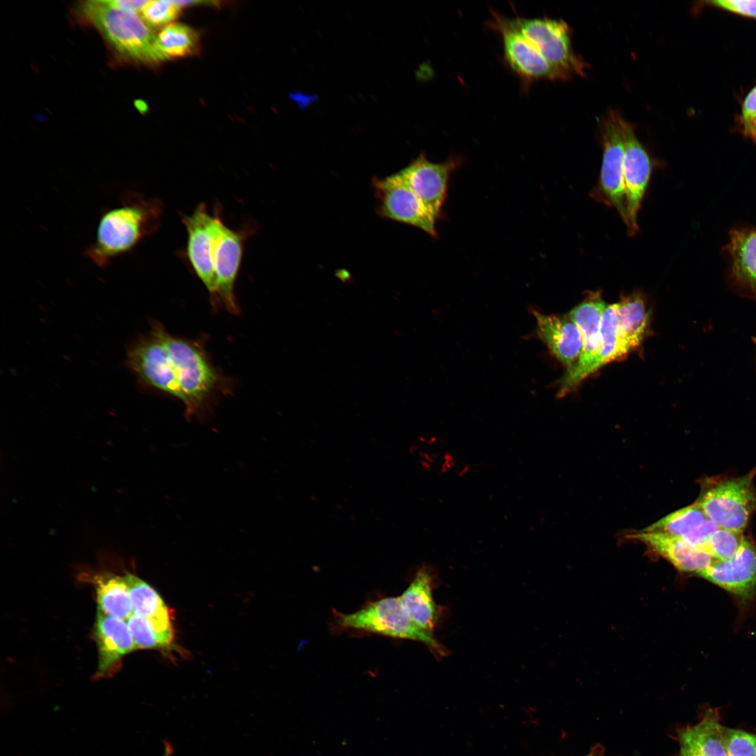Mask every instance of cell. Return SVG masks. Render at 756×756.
<instances>
[{
  "instance_id": "obj_22",
  "label": "cell",
  "mask_w": 756,
  "mask_h": 756,
  "mask_svg": "<svg viewBox=\"0 0 756 756\" xmlns=\"http://www.w3.org/2000/svg\"><path fill=\"white\" fill-rule=\"evenodd\" d=\"M726 249L733 279L756 298V228L732 230Z\"/></svg>"
},
{
  "instance_id": "obj_40",
  "label": "cell",
  "mask_w": 756,
  "mask_h": 756,
  "mask_svg": "<svg viewBox=\"0 0 756 756\" xmlns=\"http://www.w3.org/2000/svg\"><path fill=\"white\" fill-rule=\"evenodd\" d=\"M752 340H753V342H754V343L755 344V345H756V337H754V338H752Z\"/></svg>"
},
{
  "instance_id": "obj_12",
  "label": "cell",
  "mask_w": 756,
  "mask_h": 756,
  "mask_svg": "<svg viewBox=\"0 0 756 756\" xmlns=\"http://www.w3.org/2000/svg\"><path fill=\"white\" fill-rule=\"evenodd\" d=\"M620 126L624 141L623 180L629 235L638 229L637 215L648 187L652 163L648 152L637 138L632 125L622 116Z\"/></svg>"
},
{
  "instance_id": "obj_9",
  "label": "cell",
  "mask_w": 756,
  "mask_h": 756,
  "mask_svg": "<svg viewBox=\"0 0 756 756\" xmlns=\"http://www.w3.org/2000/svg\"><path fill=\"white\" fill-rule=\"evenodd\" d=\"M606 306L599 291L590 292L567 314L580 331L582 349L578 362L566 370L559 381V397L571 392L583 379L596 371L601 343V323Z\"/></svg>"
},
{
  "instance_id": "obj_26",
  "label": "cell",
  "mask_w": 756,
  "mask_h": 756,
  "mask_svg": "<svg viewBox=\"0 0 756 756\" xmlns=\"http://www.w3.org/2000/svg\"><path fill=\"white\" fill-rule=\"evenodd\" d=\"M157 40L166 59L191 55L199 48V37L196 31L183 24L166 25L158 34Z\"/></svg>"
},
{
  "instance_id": "obj_11",
  "label": "cell",
  "mask_w": 756,
  "mask_h": 756,
  "mask_svg": "<svg viewBox=\"0 0 756 756\" xmlns=\"http://www.w3.org/2000/svg\"><path fill=\"white\" fill-rule=\"evenodd\" d=\"M620 118L619 113L611 111L601 122L603 150L598 188L605 202L617 209L625 223L626 213L623 180L624 141Z\"/></svg>"
},
{
  "instance_id": "obj_31",
  "label": "cell",
  "mask_w": 756,
  "mask_h": 756,
  "mask_svg": "<svg viewBox=\"0 0 756 756\" xmlns=\"http://www.w3.org/2000/svg\"><path fill=\"white\" fill-rule=\"evenodd\" d=\"M180 10L175 1H148L141 10V19L148 26L158 27L174 20Z\"/></svg>"
},
{
  "instance_id": "obj_25",
  "label": "cell",
  "mask_w": 756,
  "mask_h": 756,
  "mask_svg": "<svg viewBox=\"0 0 756 756\" xmlns=\"http://www.w3.org/2000/svg\"><path fill=\"white\" fill-rule=\"evenodd\" d=\"M707 518L696 501L692 505L666 515L644 528L643 531L681 538Z\"/></svg>"
},
{
  "instance_id": "obj_4",
  "label": "cell",
  "mask_w": 756,
  "mask_h": 756,
  "mask_svg": "<svg viewBox=\"0 0 756 756\" xmlns=\"http://www.w3.org/2000/svg\"><path fill=\"white\" fill-rule=\"evenodd\" d=\"M334 622L340 629H354L425 644L438 657L446 654L443 646L430 633L419 626L409 615L399 596L369 601L358 610L344 614L334 611Z\"/></svg>"
},
{
  "instance_id": "obj_27",
  "label": "cell",
  "mask_w": 756,
  "mask_h": 756,
  "mask_svg": "<svg viewBox=\"0 0 756 756\" xmlns=\"http://www.w3.org/2000/svg\"><path fill=\"white\" fill-rule=\"evenodd\" d=\"M626 356L618 335L617 304H608L602 315L600 349L595 370Z\"/></svg>"
},
{
  "instance_id": "obj_35",
  "label": "cell",
  "mask_w": 756,
  "mask_h": 756,
  "mask_svg": "<svg viewBox=\"0 0 756 756\" xmlns=\"http://www.w3.org/2000/svg\"><path fill=\"white\" fill-rule=\"evenodd\" d=\"M108 2L115 7L122 10L134 13L140 11L147 4L148 1L144 0H108Z\"/></svg>"
},
{
  "instance_id": "obj_14",
  "label": "cell",
  "mask_w": 756,
  "mask_h": 756,
  "mask_svg": "<svg viewBox=\"0 0 756 756\" xmlns=\"http://www.w3.org/2000/svg\"><path fill=\"white\" fill-rule=\"evenodd\" d=\"M214 214L200 204L190 215H183L182 222L187 232L186 256L195 274L209 293L215 308L218 301L216 277L211 263Z\"/></svg>"
},
{
  "instance_id": "obj_6",
  "label": "cell",
  "mask_w": 756,
  "mask_h": 756,
  "mask_svg": "<svg viewBox=\"0 0 756 756\" xmlns=\"http://www.w3.org/2000/svg\"><path fill=\"white\" fill-rule=\"evenodd\" d=\"M753 475L710 480L702 488L697 500L706 517L720 527L743 532L750 514L756 509Z\"/></svg>"
},
{
  "instance_id": "obj_29",
  "label": "cell",
  "mask_w": 756,
  "mask_h": 756,
  "mask_svg": "<svg viewBox=\"0 0 756 756\" xmlns=\"http://www.w3.org/2000/svg\"><path fill=\"white\" fill-rule=\"evenodd\" d=\"M127 622L136 650L163 648L172 644L142 616L132 613Z\"/></svg>"
},
{
  "instance_id": "obj_8",
  "label": "cell",
  "mask_w": 756,
  "mask_h": 756,
  "mask_svg": "<svg viewBox=\"0 0 756 756\" xmlns=\"http://www.w3.org/2000/svg\"><path fill=\"white\" fill-rule=\"evenodd\" d=\"M511 20L544 58L567 78L573 74L584 75L586 64L572 48L566 22L547 17L516 16Z\"/></svg>"
},
{
  "instance_id": "obj_18",
  "label": "cell",
  "mask_w": 756,
  "mask_h": 756,
  "mask_svg": "<svg viewBox=\"0 0 756 756\" xmlns=\"http://www.w3.org/2000/svg\"><path fill=\"white\" fill-rule=\"evenodd\" d=\"M631 537L645 543L681 571L700 576L716 560L708 552L678 538L643 531L633 533Z\"/></svg>"
},
{
  "instance_id": "obj_13",
  "label": "cell",
  "mask_w": 756,
  "mask_h": 756,
  "mask_svg": "<svg viewBox=\"0 0 756 756\" xmlns=\"http://www.w3.org/2000/svg\"><path fill=\"white\" fill-rule=\"evenodd\" d=\"M460 161L451 158L442 163H435L421 153L407 166L395 173L425 204L438 219L447 197L450 174Z\"/></svg>"
},
{
  "instance_id": "obj_30",
  "label": "cell",
  "mask_w": 756,
  "mask_h": 756,
  "mask_svg": "<svg viewBox=\"0 0 756 756\" xmlns=\"http://www.w3.org/2000/svg\"><path fill=\"white\" fill-rule=\"evenodd\" d=\"M722 734L728 756H756V734L722 726Z\"/></svg>"
},
{
  "instance_id": "obj_37",
  "label": "cell",
  "mask_w": 756,
  "mask_h": 756,
  "mask_svg": "<svg viewBox=\"0 0 756 756\" xmlns=\"http://www.w3.org/2000/svg\"><path fill=\"white\" fill-rule=\"evenodd\" d=\"M173 752V748L169 743H164V749L162 756H172Z\"/></svg>"
},
{
  "instance_id": "obj_5",
  "label": "cell",
  "mask_w": 756,
  "mask_h": 756,
  "mask_svg": "<svg viewBox=\"0 0 756 756\" xmlns=\"http://www.w3.org/2000/svg\"><path fill=\"white\" fill-rule=\"evenodd\" d=\"M219 206L214 211L211 259L216 277L218 304L232 314H239L234 286L240 269L245 241L254 232L252 223L237 230L228 227L220 217Z\"/></svg>"
},
{
  "instance_id": "obj_1",
  "label": "cell",
  "mask_w": 756,
  "mask_h": 756,
  "mask_svg": "<svg viewBox=\"0 0 756 756\" xmlns=\"http://www.w3.org/2000/svg\"><path fill=\"white\" fill-rule=\"evenodd\" d=\"M127 363L144 387L180 400L189 419H202L230 381L199 342L169 333L158 322L129 347Z\"/></svg>"
},
{
  "instance_id": "obj_21",
  "label": "cell",
  "mask_w": 756,
  "mask_h": 756,
  "mask_svg": "<svg viewBox=\"0 0 756 756\" xmlns=\"http://www.w3.org/2000/svg\"><path fill=\"white\" fill-rule=\"evenodd\" d=\"M132 613L146 618L165 638L172 642L174 629L172 615L160 594L147 582L137 576L127 573L125 576Z\"/></svg>"
},
{
  "instance_id": "obj_32",
  "label": "cell",
  "mask_w": 756,
  "mask_h": 756,
  "mask_svg": "<svg viewBox=\"0 0 756 756\" xmlns=\"http://www.w3.org/2000/svg\"><path fill=\"white\" fill-rule=\"evenodd\" d=\"M704 4L743 17L756 19V0H715L704 1Z\"/></svg>"
},
{
  "instance_id": "obj_23",
  "label": "cell",
  "mask_w": 756,
  "mask_h": 756,
  "mask_svg": "<svg viewBox=\"0 0 756 756\" xmlns=\"http://www.w3.org/2000/svg\"><path fill=\"white\" fill-rule=\"evenodd\" d=\"M616 304L619 339L627 355L643 341L648 330L650 312L643 297L638 293L622 297Z\"/></svg>"
},
{
  "instance_id": "obj_15",
  "label": "cell",
  "mask_w": 756,
  "mask_h": 756,
  "mask_svg": "<svg viewBox=\"0 0 756 756\" xmlns=\"http://www.w3.org/2000/svg\"><path fill=\"white\" fill-rule=\"evenodd\" d=\"M700 576L742 599H751L756 595V547L746 538L733 558L716 559Z\"/></svg>"
},
{
  "instance_id": "obj_10",
  "label": "cell",
  "mask_w": 756,
  "mask_h": 756,
  "mask_svg": "<svg viewBox=\"0 0 756 756\" xmlns=\"http://www.w3.org/2000/svg\"><path fill=\"white\" fill-rule=\"evenodd\" d=\"M372 182L380 217L419 227L433 237L438 235L435 216L396 174L374 178Z\"/></svg>"
},
{
  "instance_id": "obj_7",
  "label": "cell",
  "mask_w": 756,
  "mask_h": 756,
  "mask_svg": "<svg viewBox=\"0 0 756 756\" xmlns=\"http://www.w3.org/2000/svg\"><path fill=\"white\" fill-rule=\"evenodd\" d=\"M486 25L500 35L504 60L520 80L524 89L528 90L533 83L540 80L567 79L544 58L510 18L492 10Z\"/></svg>"
},
{
  "instance_id": "obj_17",
  "label": "cell",
  "mask_w": 756,
  "mask_h": 756,
  "mask_svg": "<svg viewBox=\"0 0 756 756\" xmlns=\"http://www.w3.org/2000/svg\"><path fill=\"white\" fill-rule=\"evenodd\" d=\"M539 338L567 370L578 362L582 339L576 324L566 315L545 314L533 309Z\"/></svg>"
},
{
  "instance_id": "obj_33",
  "label": "cell",
  "mask_w": 756,
  "mask_h": 756,
  "mask_svg": "<svg viewBox=\"0 0 756 756\" xmlns=\"http://www.w3.org/2000/svg\"><path fill=\"white\" fill-rule=\"evenodd\" d=\"M755 120L756 85L749 91L744 98L738 117L740 131L745 136H747Z\"/></svg>"
},
{
  "instance_id": "obj_36",
  "label": "cell",
  "mask_w": 756,
  "mask_h": 756,
  "mask_svg": "<svg viewBox=\"0 0 756 756\" xmlns=\"http://www.w3.org/2000/svg\"><path fill=\"white\" fill-rule=\"evenodd\" d=\"M746 137H748L751 140L756 141V120L754 122Z\"/></svg>"
},
{
  "instance_id": "obj_24",
  "label": "cell",
  "mask_w": 756,
  "mask_h": 756,
  "mask_svg": "<svg viewBox=\"0 0 756 756\" xmlns=\"http://www.w3.org/2000/svg\"><path fill=\"white\" fill-rule=\"evenodd\" d=\"M97 610L125 621L132 615L125 577L102 573L92 577Z\"/></svg>"
},
{
  "instance_id": "obj_3",
  "label": "cell",
  "mask_w": 756,
  "mask_h": 756,
  "mask_svg": "<svg viewBox=\"0 0 756 756\" xmlns=\"http://www.w3.org/2000/svg\"><path fill=\"white\" fill-rule=\"evenodd\" d=\"M79 11L122 56L149 63L166 59L157 36L136 13L119 9L106 0L83 1Z\"/></svg>"
},
{
  "instance_id": "obj_28",
  "label": "cell",
  "mask_w": 756,
  "mask_h": 756,
  "mask_svg": "<svg viewBox=\"0 0 756 756\" xmlns=\"http://www.w3.org/2000/svg\"><path fill=\"white\" fill-rule=\"evenodd\" d=\"M745 539L743 532L720 527L710 536L702 550L717 560H728L736 554Z\"/></svg>"
},
{
  "instance_id": "obj_19",
  "label": "cell",
  "mask_w": 756,
  "mask_h": 756,
  "mask_svg": "<svg viewBox=\"0 0 756 756\" xmlns=\"http://www.w3.org/2000/svg\"><path fill=\"white\" fill-rule=\"evenodd\" d=\"M434 575L429 566H421L408 587L399 596L410 617L421 628L433 633L442 615V608L433 596Z\"/></svg>"
},
{
  "instance_id": "obj_34",
  "label": "cell",
  "mask_w": 756,
  "mask_h": 756,
  "mask_svg": "<svg viewBox=\"0 0 756 756\" xmlns=\"http://www.w3.org/2000/svg\"><path fill=\"white\" fill-rule=\"evenodd\" d=\"M719 528L720 526L717 523L707 518L704 522L680 539L692 546L702 550L710 536Z\"/></svg>"
},
{
  "instance_id": "obj_16",
  "label": "cell",
  "mask_w": 756,
  "mask_h": 756,
  "mask_svg": "<svg viewBox=\"0 0 756 756\" xmlns=\"http://www.w3.org/2000/svg\"><path fill=\"white\" fill-rule=\"evenodd\" d=\"M126 622L97 610L94 628L98 648L96 679L111 677L120 667L122 659L136 650Z\"/></svg>"
},
{
  "instance_id": "obj_20",
  "label": "cell",
  "mask_w": 756,
  "mask_h": 756,
  "mask_svg": "<svg viewBox=\"0 0 756 756\" xmlns=\"http://www.w3.org/2000/svg\"><path fill=\"white\" fill-rule=\"evenodd\" d=\"M718 709L709 708L701 720L678 734L679 756H728Z\"/></svg>"
},
{
  "instance_id": "obj_2",
  "label": "cell",
  "mask_w": 756,
  "mask_h": 756,
  "mask_svg": "<svg viewBox=\"0 0 756 756\" xmlns=\"http://www.w3.org/2000/svg\"><path fill=\"white\" fill-rule=\"evenodd\" d=\"M162 214L158 199L127 192L118 205L102 210L94 240L85 250V256L101 268L106 267L155 232Z\"/></svg>"
},
{
  "instance_id": "obj_38",
  "label": "cell",
  "mask_w": 756,
  "mask_h": 756,
  "mask_svg": "<svg viewBox=\"0 0 756 756\" xmlns=\"http://www.w3.org/2000/svg\"><path fill=\"white\" fill-rule=\"evenodd\" d=\"M586 756H603V751H602V750H601V749H600V748H597V749H596V748H594V749H593L592 750H591V752H589V754H588L587 755H586Z\"/></svg>"
},
{
  "instance_id": "obj_39",
  "label": "cell",
  "mask_w": 756,
  "mask_h": 756,
  "mask_svg": "<svg viewBox=\"0 0 756 756\" xmlns=\"http://www.w3.org/2000/svg\"><path fill=\"white\" fill-rule=\"evenodd\" d=\"M135 105L140 112H144L146 111V106L144 102L137 101L136 102Z\"/></svg>"
}]
</instances>
